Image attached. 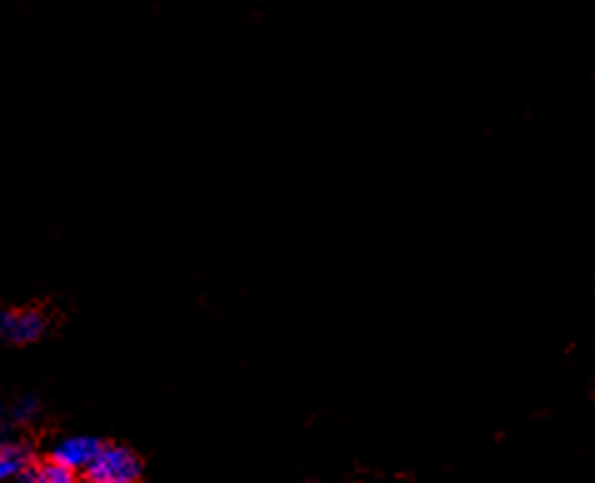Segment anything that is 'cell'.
Here are the masks:
<instances>
[{"label":"cell","mask_w":595,"mask_h":483,"mask_svg":"<svg viewBox=\"0 0 595 483\" xmlns=\"http://www.w3.org/2000/svg\"><path fill=\"white\" fill-rule=\"evenodd\" d=\"M35 413H38V401L33 399V396H25V399L18 401V403L13 406V411H11L13 421H21V423L35 419Z\"/></svg>","instance_id":"5b68a950"},{"label":"cell","mask_w":595,"mask_h":483,"mask_svg":"<svg viewBox=\"0 0 595 483\" xmlns=\"http://www.w3.org/2000/svg\"><path fill=\"white\" fill-rule=\"evenodd\" d=\"M140 459L134 449L128 447H100L96 459L85 469L88 483H138L140 479Z\"/></svg>","instance_id":"6da1fadb"},{"label":"cell","mask_w":595,"mask_h":483,"mask_svg":"<svg viewBox=\"0 0 595 483\" xmlns=\"http://www.w3.org/2000/svg\"><path fill=\"white\" fill-rule=\"evenodd\" d=\"M75 483H81V481H75Z\"/></svg>","instance_id":"8992f818"},{"label":"cell","mask_w":595,"mask_h":483,"mask_svg":"<svg viewBox=\"0 0 595 483\" xmlns=\"http://www.w3.org/2000/svg\"><path fill=\"white\" fill-rule=\"evenodd\" d=\"M31 466V451L23 443H0V483L13 481Z\"/></svg>","instance_id":"277c9868"},{"label":"cell","mask_w":595,"mask_h":483,"mask_svg":"<svg viewBox=\"0 0 595 483\" xmlns=\"http://www.w3.org/2000/svg\"><path fill=\"white\" fill-rule=\"evenodd\" d=\"M103 443L93 435H68V439L59 441L51 451V461L61 463V466L71 471H85L88 463L96 459Z\"/></svg>","instance_id":"3957f363"},{"label":"cell","mask_w":595,"mask_h":483,"mask_svg":"<svg viewBox=\"0 0 595 483\" xmlns=\"http://www.w3.org/2000/svg\"><path fill=\"white\" fill-rule=\"evenodd\" d=\"M45 330H49V318L38 308L0 311V338H3L6 344H35L38 338H43Z\"/></svg>","instance_id":"7a4b0ae2"}]
</instances>
